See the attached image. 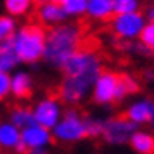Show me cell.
Here are the masks:
<instances>
[{
    "label": "cell",
    "mask_w": 154,
    "mask_h": 154,
    "mask_svg": "<svg viewBox=\"0 0 154 154\" xmlns=\"http://www.w3.org/2000/svg\"><path fill=\"white\" fill-rule=\"evenodd\" d=\"M83 42V29L76 23H64L47 31L43 61L50 68L61 69Z\"/></svg>",
    "instance_id": "obj_1"
},
{
    "label": "cell",
    "mask_w": 154,
    "mask_h": 154,
    "mask_svg": "<svg viewBox=\"0 0 154 154\" xmlns=\"http://www.w3.org/2000/svg\"><path fill=\"white\" fill-rule=\"evenodd\" d=\"M11 42L21 64H36L43 61L47 31L40 23H26L17 28Z\"/></svg>",
    "instance_id": "obj_2"
},
{
    "label": "cell",
    "mask_w": 154,
    "mask_h": 154,
    "mask_svg": "<svg viewBox=\"0 0 154 154\" xmlns=\"http://www.w3.org/2000/svg\"><path fill=\"white\" fill-rule=\"evenodd\" d=\"M63 76H92L99 78L102 73V57L92 47H80L61 68Z\"/></svg>",
    "instance_id": "obj_3"
},
{
    "label": "cell",
    "mask_w": 154,
    "mask_h": 154,
    "mask_svg": "<svg viewBox=\"0 0 154 154\" xmlns=\"http://www.w3.org/2000/svg\"><path fill=\"white\" fill-rule=\"evenodd\" d=\"M52 137L59 144H76L87 139L85 118L82 116V112L76 107L64 109L63 118L52 128Z\"/></svg>",
    "instance_id": "obj_4"
},
{
    "label": "cell",
    "mask_w": 154,
    "mask_h": 154,
    "mask_svg": "<svg viewBox=\"0 0 154 154\" xmlns=\"http://www.w3.org/2000/svg\"><path fill=\"white\" fill-rule=\"evenodd\" d=\"M95 80L97 78L92 76H63L57 87V97L61 99V102L68 104L69 107H75L92 95Z\"/></svg>",
    "instance_id": "obj_5"
},
{
    "label": "cell",
    "mask_w": 154,
    "mask_h": 154,
    "mask_svg": "<svg viewBox=\"0 0 154 154\" xmlns=\"http://www.w3.org/2000/svg\"><path fill=\"white\" fill-rule=\"evenodd\" d=\"M139 130V126L126 116H112V118L104 121V132H102V140L107 146L119 147L126 146L132 135Z\"/></svg>",
    "instance_id": "obj_6"
},
{
    "label": "cell",
    "mask_w": 154,
    "mask_h": 154,
    "mask_svg": "<svg viewBox=\"0 0 154 154\" xmlns=\"http://www.w3.org/2000/svg\"><path fill=\"white\" fill-rule=\"evenodd\" d=\"M146 16L142 12H132V14H114L111 19V29L114 36L123 42L137 40L146 26Z\"/></svg>",
    "instance_id": "obj_7"
},
{
    "label": "cell",
    "mask_w": 154,
    "mask_h": 154,
    "mask_svg": "<svg viewBox=\"0 0 154 154\" xmlns=\"http://www.w3.org/2000/svg\"><path fill=\"white\" fill-rule=\"evenodd\" d=\"M31 111H33V118H35L36 125H40L52 132V128L59 123V119L63 118L64 107L59 97L47 95V97L38 99L35 106L31 107Z\"/></svg>",
    "instance_id": "obj_8"
},
{
    "label": "cell",
    "mask_w": 154,
    "mask_h": 154,
    "mask_svg": "<svg viewBox=\"0 0 154 154\" xmlns=\"http://www.w3.org/2000/svg\"><path fill=\"white\" fill-rule=\"evenodd\" d=\"M119 85V75L114 71H102L94 83L92 100L99 106H109L116 102V90Z\"/></svg>",
    "instance_id": "obj_9"
},
{
    "label": "cell",
    "mask_w": 154,
    "mask_h": 154,
    "mask_svg": "<svg viewBox=\"0 0 154 154\" xmlns=\"http://www.w3.org/2000/svg\"><path fill=\"white\" fill-rule=\"evenodd\" d=\"M36 19L42 26H49V28H54V26H59V24H64L68 23V16L64 12V9L59 5V2H54V0H43L38 4L36 7Z\"/></svg>",
    "instance_id": "obj_10"
},
{
    "label": "cell",
    "mask_w": 154,
    "mask_h": 154,
    "mask_svg": "<svg viewBox=\"0 0 154 154\" xmlns=\"http://www.w3.org/2000/svg\"><path fill=\"white\" fill-rule=\"evenodd\" d=\"M52 132L43 128L40 125H31L21 130V142L24 144L26 149H42V147H49L52 144Z\"/></svg>",
    "instance_id": "obj_11"
},
{
    "label": "cell",
    "mask_w": 154,
    "mask_h": 154,
    "mask_svg": "<svg viewBox=\"0 0 154 154\" xmlns=\"http://www.w3.org/2000/svg\"><path fill=\"white\" fill-rule=\"evenodd\" d=\"M33 76L24 69H16L11 75V95L17 100H26L33 94Z\"/></svg>",
    "instance_id": "obj_12"
},
{
    "label": "cell",
    "mask_w": 154,
    "mask_h": 154,
    "mask_svg": "<svg viewBox=\"0 0 154 154\" xmlns=\"http://www.w3.org/2000/svg\"><path fill=\"white\" fill-rule=\"evenodd\" d=\"M125 116L130 121H133L135 125H146L151 123V119L154 116V100L151 99H139L126 107Z\"/></svg>",
    "instance_id": "obj_13"
},
{
    "label": "cell",
    "mask_w": 154,
    "mask_h": 154,
    "mask_svg": "<svg viewBox=\"0 0 154 154\" xmlns=\"http://www.w3.org/2000/svg\"><path fill=\"white\" fill-rule=\"evenodd\" d=\"M19 142H21V130L12 125L9 119H0V151L14 152Z\"/></svg>",
    "instance_id": "obj_14"
},
{
    "label": "cell",
    "mask_w": 154,
    "mask_h": 154,
    "mask_svg": "<svg viewBox=\"0 0 154 154\" xmlns=\"http://www.w3.org/2000/svg\"><path fill=\"white\" fill-rule=\"evenodd\" d=\"M85 16L92 21H111L114 16V0H88Z\"/></svg>",
    "instance_id": "obj_15"
},
{
    "label": "cell",
    "mask_w": 154,
    "mask_h": 154,
    "mask_svg": "<svg viewBox=\"0 0 154 154\" xmlns=\"http://www.w3.org/2000/svg\"><path fill=\"white\" fill-rule=\"evenodd\" d=\"M128 146L137 154H154V133L147 130H137L132 135Z\"/></svg>",
    "instance_id": "obj_16"
},
{
    "label": "cell",
    "mask_w": 154,
    "mask_h": 154,
    "mask_svg": "<svg viewBox=\"0 0 154 154\" xmlns=\"http://www.w3.org/2000/svg\"><path fill=\"white\" fill-rule=\"evenodd\" d=\"M19 64H21V61H19V57L16 54L12 42L9 40V42L0 43V69L9 73V75H12L17 69Z\"/></svg>",
    "instance_id": "obj_17"
},
{
    "label": "cell",
    "mask_w": 154,
    "mask_h": 154,
    "mask_svg": "<svg viewBox=\"0 0 154 154\" xmlns=\"http://www.w3.org/2000/svg\"><path fill=\"white\" fill-rule=\"evenodd\" d=\"M36 0H2L4 12L12 17H26L35 9Z\"/></svg>",
    "instance_id": "obj_18"
},
{
    "label": "cell",
    "mask_w": 154,
    "mask_h": 154,
    "mask_svg": "<svg viewBox=\"0 0 154 154\" xmlns=\"http://www.w3.org/2000/svg\"><path fill=\"white\" fill-rule=\"evenodd\" d=\"M9 121L16 125L19 130L23 128H26V126H31L35 125V118H33V111H31V107L28 106H14L11 111H9Z\"/></svg>",
    "instance_id": "obj_19"
},
{
    "label": "cell",
    "mask_w": 154,
    "mask_h": 154,
    "mask_svg": "<svg viewBox=\"0 0 154 154\" xmlns=\"http://www.w3.org/2000/svg\"><path fill=\"white\" fill-rule=\"evenodd\" d=\"M17 28L19 26H17V19L16 17L5 14V12L0 14V43L12 40V36L16 35Z\"/></svg>",
    "instance_id": "obj_20"
},
{
    "label": "cell",
    "mask_w": 154,
    "mask_h": 154,
    "mask_svg": "<svg viewBox=\"0 0 154 154\" xmlns=\"http://www.w3.org/2000/svg\"><path fill=\"white\" fill-rule=\"evenodd\" d=\"M64 9L68 17H82L87 14V2L88 0H57Z\"/></svg>",
    "instance_id": "obj_21"
},
{
    "label": "cell",
    "mask_w": 154,
    "mask_h": 154,
    "mask_svg": "<svg viewBox=\"0 0 154 154\" xmlns=\"http://www.w3.org/2000/svg\"><path fill=\"white\" fill-rule=\"evenodd\" d=\"M104 121L106 119H100V118H97V116H85L87 137H90V139L102 137V132H104Z\"/></svg>",
    "instance_id": "obj_22"
},
{
    "label": "cell",
    "mask_w": 154,
    "mask_h": 154,
    "mask_svg": "<svg viewBox=\"0 0 154 154\" xmlns=\"http://www.w3.org/2000/svg\"><path fill=\"white\" fill-rule=\"evenodd\" d=\"M139 9L140 0H114V14H132Z\"/></svg>",
    "instance_id": "obj_23"
},
{
    "label": "cell",
    "mask_w": 154,
    "mask_h": 154,
    "mask_svg": "<svg viewBox=\"0 0 154 154\" xmlns=\"http://www.w3.org/2000/svg\"><path fill=\"white\" fill-rule=\"evenodd\" d=\"M139 40L147 50H154V21H147L146 23V26H144V29H142Z\"/></svg>",
    "instance_id": "obj_24"
},
{
    "label": "cell",
    "mask_w": 154,
    "mask_h": 154,
    "mask_svg": "<svg viewBox=\"0 0 154 154\" xmlns=\"http://www.w3.org/2000/svg\"><path fill=\"white\" fill-rule=\"evenodd\" d=\"M119 80H121V83L125 85L126 92H128V95H132V94H137L140 90V83L139 80L132 75H128V73H121L119 75Z\"/></svg>",
    "instance_id": "obj_25"
},
{
    "label": "cell",
    "mask_w": 154,
    "mask_h": 154,
    "mask_svg": "<svg viewBox=\"0 0 154 154\" xmlns=\"http://www.w3.org/2000/svg\"><path fill=\"white\" fill-rule=\"evenodd\" d=\"M11 97V75L0 69V102Z\"/></svg>",
    "instance_id": "obj_26"
},
{
    "label": "cell",
    "mask_w": 154,
    "mask_h": 154,
    "mask_svg": "<svg viewBox=\"0 0 154 154\" xmlns=\"http://www.w3.org/2000/svg\"><path fill=\"white\" fill-rule=\"evenodd\" d=\"M146 19L147 21H154V4L152 5H147V9H146Z\"/></svg>",
    "instance_id": "obj_27"
},
{
    "label": "cell",
    "mask_w": 154,
    "mask_h": 154,
    "mask_svg": "<svg viewBox=\"0 0 154 154\" xmlns=\"http://www.w3.org/2000/svg\"><path fill=\"white\" fill-rule=\"evenodd\" d=\"M26 154H50L49 147H42V149H29Z\"/></svg>",
    "instance_id": "obj_28"
},
{
    "label": "cell",
    "mask_w": 154,
    "mask_h": 154,
    "mask_svg": "<svg viewBox=\"0 0 154 154\" xmlns=\"http://www.w3.org/2000/svg\"><path fill=\"white\" fill-rule=\"evenodd\" d=\"M14 152L16 154H26V152H28V149L24 147V144H23V142H19V144H17V147L14 149Z\"/></svg>",
    "instance_id": "obj_29"
},
{
    "label": "cell",
    "mask_w": 154,
    "mask_h": 154,
    "mask_svg": "<svg viewBox=\"0 0 154 154\" xmlns=\"http://www.w3.org/2000/svg\"><path fill=\"white\" fill-rule=\"evenodd\" d=\"M144 78L147 82H154V69H146L144 71Z\"/></svg>",
    "instance_id": "obj_30"
},
{
    "label": "cell",
    "mask_w": 154,
    "mask_h": 154,
    "mask_svg": "<svg viewBox=\"0 0 154 154\" xmlns=\"http://www.w3.org/2000/svg\"><path fill=\"white\" fill-rule=\"evenodd\" d=\"M149 125L152 126V133H154V116H152V119H151V123H149Z\"/></svg>",
    "instance_id": "obj_31"
},
{
    "label": "cell",
    "mask_w": 154,
    "mask_h": 154,
    "mask_svg": "<svg viewBox=\"0 0 154 154\" xmlns=\"http://www.w3.org/2000/svg\"><path fill=\"white\" fill-rule=\"evenodd\" d=\"M38 2H43V0H38Z\"/></svg>",
    "instance_id": "obj_32"
},
{
    "label": "cell",
    "mask_w": 154,
    "mask_h": 154,
    "mask_svg": "<svg viewBox=\"0 0 154 154\" xmlns=\"http://www.w3.org/2000/svg\"><path fill=\"white\" fill-rule=\"evenodd\" d=\"M54 2H57V0H54Z\"/></svg>",
    "instance_id": "obj_33"
},
{
    "label": "cell",
    "mask_w": 154,
    "mask_h": 154,
    "mask_svg": "<svg viewBox=\"0 0 154 154\" xmlns=\"http://www.w3.org/2000/svg\"><path fill=\"white\" fill-rule=\"evenodd\" d=\"M152 2H154V0H152Z\"/></svg>",
    "instance_id": "obj_34"
}]
</instances>
